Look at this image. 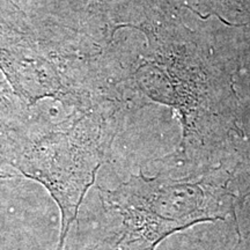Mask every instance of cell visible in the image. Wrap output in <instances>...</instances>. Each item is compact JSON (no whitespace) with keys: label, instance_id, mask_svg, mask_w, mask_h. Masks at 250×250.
<instances>
[]
</instances>
